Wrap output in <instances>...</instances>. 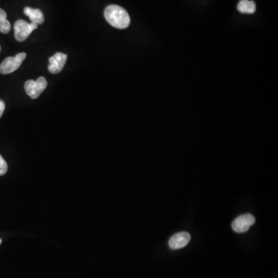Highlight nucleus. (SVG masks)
Instances as JSON below:
<instances>
[{
    "label": "nucleus",
    "mask_w": 278,
    "mask_h": 278,
    "mask_svg": "<svg viewBox=\"0 0 278 278\" xmlns=\"http://www.w3.org/2000/svg\"><path fill=\"white\" fill-rule=\"evenodd\" d=\"M1 243H2V240H1V239H0V244H1Z\"/></svg>",
    "instance_id": "nucleus-13"
},
{
    "label": "nucleus",
    "mask_w": 278,
    "mask_h": 278,
    "mask_svg": "<svg viewBox=\"0 0 278 278\" xmlns=\"http://www.w3.org/2000/svg\"><path fill=\"white\" fill-rule=\"evenodd\" d=\"M255 223V217L252 214H244L236 217L232 223V229L236 233H245L249 230Z\"/></svg>",
    "instance_id": "nucleus-5"
},
{
    "label": "nucleus",
    "mask_w": 278,
    "mask_h": 278,
    "mask_svg": "<svg viewBox=\"0 0 278 278\" xmlns=\"http://www.w3.org/2000/svg\"><path fill=\"white\" fill-rule=\"evenodd\" d=\"M48 82L44 76H40L37 80H29L25 82V91L31 99H36L47 88Z\"/></svg>",
    "instance_id": "nucleus-4"
},
{
    "label": "nucleus",
    "mask_w": 278,
    "mask_h": 278,
    "mask_svg": "<svg viewBox=\"0 0 278 278\" xmlns=\"http://www.w3.org/2000/svg\"><path fill=\"white\" fill-rule=\"evenodd\" d=\"M191 236L187 232L176 233L172 236L169 241V246L171 249L178 250L183 248L189 244Z\"/></svg>",
    "instance_id": "nucleus-7"
},
{
    "label": "nucleus",
    "mask_w": 278,
    "mask_h": 278,
    "mask_svg": "<svg viewBox=\"0 0 278 278\" xmlns=\"http://www.w3.org/2000/svg\"><path fill=\"white\" fill-rule=\"evenodd\" d=\"M38 27L34 23L28 24L25 20H19L14 24L15 38L19 42H23L29 37L34 29Z\"/></svg>",
    "instance_id": "nucleus-3"
},
{
    "label": "nucleus",
    "mask_w": 278,
    "mask_h": 278,
    "mask_svg": "<svg viewBox=\"0 0 278 278\" xmlns=\"http://www.w3.org/2000/svg\"><path fill=\"white\" fill-rule=\"evenodd\" d=\"M0 52H1V47H0Z\"/></svg>",
    "instance_id": "nucleus-14"
},
{
    "label": "nucleus",
    "mask_w": 278,
    "mask_h": 278,
    "mask_svg": "<svg viewBox=\"0 0 278 278\" xmlns=\"http://www.w3.org/2000/svg\"><path fill=\"white\" fill-rule=\"evenodd\" d=\"M68 60V55L62 53H56L49 59L48 70L51 74L60 73L64 68L66 61Z\"/></svg>",
    "instance_id": "nucleus-6"
},
{
    "label": "nucleus",
    "mask_w": 278,
    "mask_h": 278,
    "mask_svg": "<svg viewBox=\"0 0 278 278\" xmlns=\"http://www.w3.org/2000/svg\"><path fill=\"white\" fill-rule=\"evenodd\" d=\"M24 13L25 16L29 17L32 23H34L37 25L42 24L44 22V13L40 9L25 7L24 8Z\"/></svg>",
    "instance_id": "nucleus-8"
},
{
    "label": "nucleus",
    "mask_w": 278,
    "mask_h": 278,
    "mask_svg": "<svg viewBox=\"0 0 278 278\" xmlns=\"http://www.w3.org/2000/svg\"><path fill=\"white\" fill-rule=\"evenodd\" d=\"M8 170L7 163L0 154V176L6 174Z\"/></svg>",
    "instance_id": "nucleus-10"
},
{
    "label": "nucleus",
    "mask_w": 278,
    "mask_h": 278,
    "mask_svg": "<svg viewBox=\"0 0 278 278\" xmlns=\"http://www.w3.org/2000/svg\"><path fill=\"white\" fill-rule=\"evenodd\" d=\"M26 57V53H20L16 56H9L0 64V73L2 75H9L19 69L23 61Z\"/></svg>",
    "instance_id": "nucleus-2"
},
{
    "label": "nucleus",
    "mask_w": 278,
    "mask_h": 278,
    "mask_svg": "<svg viewBox=\"0 0 278 278\" xmlns=\"http://www.w3.org/2000/svg\"><path fill=\"white\" fill-rule=\"evenodd\" d=\"M5 107H6L5 102L0 99V118H1V117H2L4 111H5Z\"/></svg>",
    "instance_id": "nucleus-12"
},
{
    "label": "nucleus",
    "mask_w": 278,
    "mask_h": 278,
    "mask_svg": "<svg viewBox=\"0 0 278 278\" xmlns=\"http://www.w3.org/2000/svg\"><path fill=\"white\" fill-rule=\"evenodd\" d=\"M7 14L6 12L4 11L3 9H0V25H3L7 22Z\"/></svg>",
    "instance_id": "nucleus-11"
},
{
    "label": "nucleus",
    "mask_w": 278,
    "mask_h": 278,
    "mask_svg": "<svg viewBox=\"0 0 278 278\" xmlns=\"http://www.w3.org/2000/svg\"><path fill=\"white\" fill-rule=\"evenodd\" d=\"M104 17L109 24L117 29H126L131 22L129 15L126 9L117 5L107 6L104 10Z\"/></svg>",
    "instance_id": "nucleus-1"
},
{
    "label": "nucleus",
    "mask_w": 278,
    "mask_h": 278,
    "mask_svg": "<svg viewBox=\"0 0 278 278\" xmlns=\"http://www.w3.org/2000/svg\"><path fill=\"white\" fill-rule=\"evenodd\" d=\"M237 9L240 13L252 14L256 11V3L252 0H240L237 4Z\"/></svg>",
    "instance_id": "nucleus-9"
}]
</instances>
